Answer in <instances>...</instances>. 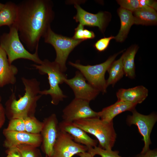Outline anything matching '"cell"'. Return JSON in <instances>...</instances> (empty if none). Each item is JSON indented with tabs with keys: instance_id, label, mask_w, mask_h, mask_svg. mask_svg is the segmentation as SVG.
Here are the masks:
<instances>
[{
	"instance_id": "1",
	"label": "cell",
	"mask_w": 157,
	"mask_h": 157,
	"mask_svg": "<svg viewBox=\"0 0 157 157\" xmlns=\"http://www.w3.org/2000/svg\"><path fill=\"white\" fill-rule=\"evenodd\" d=\"M17 6L15 24L20 39L29 51H35L53 19V3L49 0H25Z\"/></svg>"
},
{
	"instance_id": "2",
	"label": "cell",
	"mask_w": 157,
	"mask_h": 157,
	"mask_svg": "<svg viewBox=\"0 0 157 157\" xmlns=\"http://www.w3.org/2000/svg\"><path fill=\"white\" fill-rule=\"evenodd\" d=\"M25 92L17 99L15 92H13L6 103L5 113L10 119L24 118L34 116L37 102L42 95L39 94L40 82L35 78H21Z\"/></svg>"
},
{
	"instance_id": "3",
	"label": "cell",
	"mask_w": 157,
	"mask_h": 157,
	"mask_svg": "<svg viewBox=\"0 0 157 157\" xmlns=\"http://www.w3.org/2000/svg\"><path fill=\"white\" fill-rule=\"evenodd\" d=\"M32 65L38 70L40 74L48 75L49 88L40 90V94L50 95L51 98V103L55 105H58L67 97L59 85L64 83L65 80L67 78V76L62 71L57 63L54 61L51 62L45 59L42 60L41 64H33Z\"/></svg>"
},
{
	"instance_id": "4",
	"label": "cell",
	"mask_w": 157,
	"mask_h": 157,
	"mask_svg": "<svg viewBox=\"0 0 157 157\" xmlns=\"http://www.w3.org/2000/svg\"><path fill=\"white\" fill-rule=\"evenodd\" d=\"M73 122L86 133L94 136L99 142V147L107 150H112L117 136L113 121L107 122L96 117L79 119Z\"/></svg>"
},
{
	"instance_id": "5",
	"label": "cell",
	"mask_w": 157,
	"mask_h": 157,
	"mask_svg": "<svg viewBox=\"0 0 157 157\" xmlns=\"http://www.w3.org/2000/svg\"><path fill=\"white\" fill-rule=\"evenodd\" d=\"M9 28V32L3 33L0 38V46L6 53L9 63L12 64L15 60L24 59L33 61L37 64H41L42 60L38 56V48L33 53L29 52L21 42L15 24Z\"/></svg>"
},
{
	"instance_id": "6",
	"label": "cell",
	"mask_w": 157,
	"mask_h": 157,
	"mask_svg": "<svg viewBox=\"0 0 157 157\" xmlns=\"http://www.w3.org/2000/svg\"><path fill=\"white\" fill-rule=\"evenodd\" d=\"M119 52L110 57L105 62L99 64L84 65L79 62H69V64L77 69L88 82L100 92L105 93L108 87L105 77L106 71Z\"/></svg>"
},
{
	"instance_id": "7",
	"label": "cell",
	"mask_w": 157,
	"mask_h": 157,
	"mask_svg": "<svg viewBox=\"0 0 157 157\" xmlns=\"http://www.w3.org/2000/svg\"><path fill=\"white\" fill-rule=\"evenodd\" d=\"M45 42L51 45L55 49L56 57L54 61L64 72L67 69L66 63L70 52L83 40H76L55 33L50 27L43 37Z\"/></svg>"
},
{
	"instance_id": "8",
	"label": "cell",
	"mask_w": 157,
	"mask_h": 157,
	"mask_svg": "<svg viewBox=\"0 0 157 157\" xmlns=\"http://www.w3.org/2000/svg\"><path fill=\"white\" fill-rule=\"evenodd\" d=\"M131 111L132 115L128 117L127 123L129 125L134 124L137 126L139 133L143 137L144 146L140 153H143L150 149L149 145L151 143L150 135L157 121V116L154 113L143 115L138 113L135 109Z\"/></svg>"
},
{
	"instance_id": "9",
	"label": "cell",
	"mask_w": 157,
	"mask_h": 157,
	"mask_svg": "<svg viewBox=\"0 0 157 157\" xmlns=\"http://www.w3.org/2000/svg\"><path fill=\"white\" fill-rule=\"evenodd\" d=\"M88 149L85 146L75 142L69 133L59 129L51 157H72L87 151Z\"/></svg>"
},
{
	"instance_id": "10",
	"label": "cell",
	"mask_w": 157,
	"mask_h": 157,
	"mask_svg": "<svg viewBox=\"0 0 157 157\" xmlns=\"http://www.w3.org/2000/svg\"><path fill=\"white\" fill-rule=\"evenodd\" d=\"M90 102L74 98L63 110L64 121L73 122L82 119L99 117L98 112L93 110L89 106Z\"/></svg>"
},
{
	"instance_id": "11",
	"label": "cell",
	"mask_w": 157,
	"mask_h": 157,
	"mask_svg": "<svg viewBox=\"0 0 157 157\" xmlns=\"http://www.w3.org/2000/svg\"><path fill=\"white\" fill-rule=\"evenodd\" d=\"M41 132L42 137V149L47 157H51L59 129L56 115L52 114L44 119Z\"/></svg>"
},
{
	"instance_id": "12",
	"label": "cell",
	"mask_w": 157,
	"mask_h": 157,
	"mask_svg": "<svg viewBox=\"0 0 157 157\" xmlns=\"http://www.w3.org/2000/svg\"><path fill=\"white\" fill-rule=\"evenodd\" d=\"M64 83L72 89L75 98L90 102L94 99L100 92L86 82L85 78L79 71L76 72L74 77L66 79Z\"/></svg>"
},
{
	"instance_id": "13",
	"label": "cell",
	"mask_w": 157,
	"mask_h": 157,
	"mask_svg": "<svg viewBox=\"0 0 157 157\" xmlns=\"http://www.w3.org/2000/svg\"><path fill=\"white\" fill-rule=\"evenodd\" d=\"M6 138L5 145L9 148L22 145H28L38 147L42 143V139L41 134H33L26 131L17 132L3 130Z\"/></svg>"
},
{
	"instance_id": "14",
	"label": "cell",
	"mask_w": 157,
	"mask_h": 157,
	"mask_svg": "<svg viewBox=\"0 0 157 157\" xmlns=\"http://www.w3.org/2000/svg\"><path fill=\"white\" fill-rule=\"evenodd\" d=\"M58 126L60 130L71 135L75 142L85 146L88 149L97 146V140L91 138L86 132L76 126L73 122L63 120L58 123Z\"/></svg>"
},
{
	"instance_id": "15",
	"label": "cell",
	"mask_w": 157,
	"mask_h": 157,
	"mask_svg": "<svg viewBox=\"0 0 157 157\" xmlns=\"http://www.w3.org/2000/svg\"><path fill=\"white\" fill-rule=\"evenodd\" d=\"M74 6L77 13L74 19L76 22H79L84 26H97L103 31L106 20L104 13L100 12L96 14L90 13L82 8L78 3H75Z\"/></svg>"
},
{
	"instance_id": "16",
	"label": "cell",
	"mask_w": 157,
	"mask_h": 157,
	"mask_svg": "<svg viewBox=\"0 0 157 157\" xmlns=\"http://www.w3.org/2000/svg\"><path fill=\"white\" fill-rule=\"evenodd\" d=\"M18 72L17 67L9 63L6 53L0 46V87L15 84Z\"/></svg>"
},
{
	"instance_id": "17",
	"label": "cell",
	"mask_w": 157,
	"mask_h": 157,
	"mask_svg": "<svg viewBox=\"0 0 157 157\" xmlns=\"http://www.w3.org/2000/svg\"><path fill=\"white\" fill-rule=\"evenodd\" d=\"M148 90L144 86L139 85L127 89L121 88L116 93L118 100L137 105L142 103L148 95Z\"/></svg>"
},
{
	"instance_id": "18",
	"label": "cell",
	"mask_w": 157,
	"mask_h": 157,
	"mask_svg": "<svg viewBox=\"0 0 157 157\" xmlns=\"http://www.w3.org/2000/svg\"><path fill=\"white\" fill-rule=\"evenodd\" d=\"M136 105L127 102L117 100L114 104L105 107L98 112L99 117L107 122L113 121V119L118 114L127 111H132Z\"/></svg>"
},
{
	"instance_id": "19",
	"label": "cell",
	"mask_w": 157,
	"mask_h": 157,
	"mask_svg": "<svg viewBox=\"0 0 157 157\" xmlns=\"http://www.w3.org/2000/svg\"><path fill=\"white\" fill-rule=\"evenodd\" d=\"M121 21V27L115 39L118 42L123 41L126 38L130 28L134 24L132 12L120 7L118 11Z\"/></svg>"
},
{
	"instance_id": "20",
	"label": "cell",
	"mask_w": 157,
	"mask_h": 157,
	"mask_svg": "<svg viewBox=\"0 0 157 157\" xmlns=\"http://www.w3.org/2000/svg\"><path fill=\"white\" fill-rule=\"evenodd\" d=\"M134 24L143 25L156 24L157 14L156 10L150 7L142 8L132 12Z\"/></svg>"
},
{
	"instance_id": "21",
	"label": "cell",
	"mask_w": 157,
	"mask_h": 157,
	"mask_svg": "<svg viewBox=\"0 0 157 157\" xmlns=\"http://www.w3.org/2000/svg\"><path fill=\"white\" fill-rule=\"evenodd\" d=\"M17 4L11 1L4 4L0 10V27L4 25L9 27L15 24L17 18Z\"/></svg>"
},
{
	"instance_id": "22",
	"label": "cell",
	"mask_w": 157,
	"mask_h": 157,
	"mask_svg": "<svg viewBox=\"0 0 157 157\" xmlns=\"http://www.w3.org/2000/svg\"><path fill=\"white\" fill-rule=\"evenodd\" d=\"M137 51V47L134 46L123 54L122 64L124 74L130 78H134L135 76V58Z\"/></svg>"
},
{
	"instance_id": "23",
	"label": "cell",
	"mask_w": 157,
	"mask_h": 157,
	"mask_svg": "<svg viewBox=\"0 0 157 157\" xmlns=\"http://www.w3.org/2000/svg\"><path fill=\"white\" fill-rule=\"evenodd\" d=\"M123 56V54L119 59L113 61L108 68L107 71L109 76L106 80L108 87L110 85L114 86L124 74L122 64Z\"/></svg>"
},
{
	"instance_id": "24",
	"label": "cell",
	"mask_w": 157,
	"mask_h": 157,
	"mask_svg": "<svg viewBox=\"0 0 157 157\" xmlns=\"http://www.w3.org/2000/svg\"><path fill=\"white\" fill-rule=\"evenodd\" d=\"M118 3L121 7L133 12L145 7H150L157 10L156 1L150 0H119Z\"/></svg>"
},
{
	"instance_id": "25",
	"label": "cell",
	"mask_w": 157,
	"mask_h": 157,
	"mask_svg": "<svg viewBox=\"0 0 157 157\" xmlns=\"http://www.w3.org/2000/svg\"><path fill=\"white\" fill-rule=\"evenodd\" d=\"M24 120L26 132L33 134L41 133L43 126V122L38 121L34 116L27 117Z\"/></svg>"
},
{
	"instance_id": "26",
	"label": "cell",
	"mask_w": 157,
	"mask_h": 157,
	"mask_svg": "<svg viewBox=\"0 0 157 157\" xmlns=\"http://www.w3.org/2000/svg\"><path fill=\"white\" fill-rule=\"evenodd\" d=\"M13 147L18 150L22 157H42L40 151L37 147L32 146L22 145Z\"/></svg>"
},
{
	"instance_id": "27",
	"label": "cell",
	"mask_w": 157,
	"mask_h": 157,
	"mask_svg": "<svg viewBox=\"0 0 157 157\" xmlns=\"http://www.w3.org/2000/svg\"><path fill=\"white\" fill-rule=\"evenodd\" d=\"M87 151L91 153L94 156L96 155L101 157H122L119 155L118 151H112L104 149L100 147L96 146L88 149Z\"/></svg>"
},
{
	"instance_id": "28",
	"label": "cell",
	"mask_w": 157,
	"mask_h": 157,
	"mask_svg": "<svg viewBox=\"0 0 157 157\" xmlns=\"http://www.w3.org/2000/svg\"><path fill=\"white\" fill-rule=\"evenodd\" d=\"M6 130L17 132L25 131L24 119L14 118L10 119Z\"/></svg>"
},
{
	"instance_id": "29",
	"label": "cell",
	"mask_w": 157,
	"mask_h": 157,
	"mask_svg": "<svg viewBox=\"0 0 157 157\" xmlns=\"http://www.w3.org/2000/svg\"><path fill=\"white\" fill-rule=\"evenodd\" d=\"M115 37L111 36L108 37H104L98 40L94 44V47L99 51H103L108 47L110 40L115 39Z\"/></svg>"
},
{
	"instance_id": "30",
	"label": "cell",
	"mask_w": 157,
	"mask_h": 157,
	"mask_svg": "<svg viewBox=\"0 0 157 157\" xmlns=\"http://www.w3.org/2000/svg\"><path fill=\"white\" fill-rule=\"evenodd\" d=\"M84 26L79 24L75 29L74 34L73 38L75 40H84L83 36Z\"/></svg>"
},
{
	"instance_id": "31",
	"label": "cell",
	"mask_w": 157,
	"mask_h": 157,
	"mask_svg": "<svg viewBox=\"0 0 157 157\" xmlns=\"http://www.w3.org/2000/svg\"><path fill=\"white\" fill-rule=\"evenodd\" d=\"M134 157H157V150L149 149L143 153H140Z\"/></svg>"
},
{
	"instance_id": "32",
	"label": "cell",
	"mask_w": 157,
	"mask_h": 157,
	"mask_svg": "<svg viewBox=\"0 0 157 157\" xmlns=\"http://www.w3.org/2000/svg\"><path fill=\"white\" fill-rule=\"evenodd\" d=\"M6 153L7 154H10L12 157H22L20 153L14 147L8 148Z\"/></svg>"
},
{
	"instance_id": "33",
	"label": "cell",
	"mask_w": 157,
	"mask_h": 157,
	"mask_svg": "<svg viewBox=\"0 0 157 157\" xmlns=\"http://www.w3.org/2000/svg\"><path fill=\"white\" fill-rule=\"evenodd\" d=\"M5 110L0 103V128L3 124L5 120Z\"/></svg>"
},
{
	"instance_id": "34",
	"label": "cell",
	"mask_w": 157,
	"mask_h": 157,
	"mask_svg": "<svg viewBox=\"0 0 157 157\" xmlns=\"http://www.w3.org/2000/svg\"><path fill=\"white\" fill-rule=\"evenodd\" d=\"M83 36L84 40L93 39L95 37L94 33L86 29H84L83 31Z\"/></svg>"
},
{
	"instance_id": "35",
	"label": "cell",
	"mask_w": 157,
	"mask_h": 157,
	"mask_svg": "<svg viewBox=\"0 0 157 157\" xmlns=\"http://www.w3.org/2000/svg\"><path fill=\"white\" fill-rule=\"evenodd\" d=\"M77 155L80 157H94L91 153L87 151L78 153Z\"/></svg>"
},
{
	"instance_id": "36",
	"label": "cell",
	"mask_w": 157,
	"mask_h": 157,
	"mask_svg": "<svg viewBox=\"0 0 157 157\" xmlns=\"http://www.w3.org/2000/svg\"><path fill=\"white\" fill-rule=\"evenodd\" d=\"M4 5V4H3L2 3H0V10L3 8Z\"/></svg>"
},
{
	"instance_id": "37",
	"label": "cell",
	"mask_w": 157,
	"mask_h": 157,
	"mask_svg": "<svg viewBox=\"0 0 157 157\" xmlns=\"http://www.w3.org/2000/svg\"><path fill=\"white\" fill-rule=\"evenodd\" d=\"M8 155L6 157H12L9 154H7Z\"/></svg>"
},
{
	"instance_id": "38",
	"label": "cell",
	"mask_w": 157,
	"mask_h": 157,
	"mask_svg": "<svg viewBox=\"0 0 157 157\" xmlns=\"http://www.w3.org/2000/svg\"><path fill=\"white\" fill-rule=\"evenodd\" d=\"M1 96H0V102H1Z\"/></svg>"
},
{
	"instance_id": "39",
	"label": "cell",
	"mask_w": 157,
	"mask_h": 157,
	"mask_svg": "<svg viewBox=\"0 0 157 157\" xmlns=\"http://www.w3.org/2000/svg\"><path fill=\"white\" fill-rule=\"evenodd\" d=\"M46 157H47V156H46Z\"/></svg>"
}]
</instances>
